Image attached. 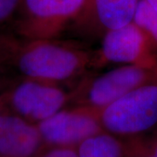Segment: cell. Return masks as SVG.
Masks as SVG:
<instances>
[{"label": "cell", "mask_w": 157, "mask_h": 157, "mask_svg": "<svg viewBox=\"0 0 157 157\" xmlns=\"http://www.w3.org/2000/svg\"><path fill=\"white\" fill-rule=\"evenodd\" d=\"M93 58L94 50L74 41L6 37L1 59L10 62L23 78L64 84L92 69Z\"/></svg>", "instance_id": "obj_1"}, {"label": "cell", "mask_w": 157, "mask_h": 157, "mask_svg": "<svg viewBox=\"0 0 157 157\" xmlns=\"http://www.w3.org/2000/svg\"><path fill=\"white\" fill-rule=\"evenodd\" d=\"M102 128L121 139L142 136L157 126V73L101 112Z\"/></svg>", "instance_id": "obj_2"}, {"label": "cell", "mask_w": 157, "mask_h": 157, "mask_svg": "<svg viewBox=\"0 0 157 157\" xmlns=\"http://www.w3.org/2000/svg\"><path fill=\"white\" fill-rule=\"evenodd\" d=\"M87 0H23L15 28L23 39H59L84 10Z\"/></svg>", "instance_id": "obj_3"}, {"label": "cell", "mask_w": 157, "mask_h": 157, "mask_svg": "<svg viewBox=\"0 0 157 157\" xmlns=\"http://www.w3.org/2000/svg\"><path fill=\"white\" fill-rule=\"evenodd\" d=\"M0 99L7 112L38 125L70 103L72 90L63 84L23 78Z\"/></svg>", "instance_id": "obj_4"}, {"label": "cell", "mask_w": 157, "mask_h": 157, "mask_svg": "<svg viewBox=\"0 0 157 157\" xmlns=\"http://www.w3.org/2000/svg\"><path fill=\"white\" fill-rule=\"evenodd\" d=\"M157 73V65H123L99 75L84 78L72 89L70 103L103 109Z\"/></svg>", "instance_id": "obj_5"}, {"label": "cell", "mask_w": 157, "mask_h": 157, "mask_svg": "<svg viewBox=\"0 0 157 157\" xmlns=\"http://www.w3.org/2000/svg\"><path fill=\"white\" fill-rule=\"evenodd\" d=\"M101 109L88 106L63 108L37 125L45 147H73L104 133Z\"/></svg>", "instance_id": "obj_6"}, {"label": "cell", "mask_w": 157, "mask_h": 157, "mask_svg": "<svg viewBox=\"0 0 157 157\" xmlns=\"http://www.w3.org/2000/svg\"><path fill=\"white\" fill-rule=\"evenodd\" d=\"M110 64L144 67L157 65V59L152 54L144 34L134 22L107 32L101 37L99 49L94 50L92 69Z\"/></svg>", "instance_id": "obj_7"}, {"label": "cell", "mask_w": 157, "mask_h": 157, "mask_svg": "<svg viewBox=\"0 0 157 157\" xmlns=\"http://www.w3.org/2000/svg\"><path fill=\"white\" fill-rule=\"evenodd\" d=\"M140 0H87L84 10L71 25L79 35L101 38L107 32L133 22Z\"/></svg>", "instance_id": "obj_8"}, {"label": "cell", "mask_w": 157, "mask_h": 157, "mask_svg": "<svg viewBox=\"0 0 157 157\" xmlns=\"http://www.w3.org/2000/svg\"><path fill=\"white\" fill-rule=\"evenodd\" d=\"M45 147L37 125L9 112L0 115V157H36Z\"/></svg>", "instance_id": "obj_9"}, {"label": "cell", "mask_w": 157, "mask_h": 157, "mask_svg": "<svg viewBox=\"0 0 157 157\" xmlns=\"http://www.w3.org/2000/svg\"><path fill=\"white\" fill-rule=\"evenodd\" d=\"M124 140L107 132L94 135L77 147L78 157H124Z\"/></svg>", "instance_id": "obj_10"}, {"label": "cell", "mask_w": 157, "mask_h": 157, "mask_svg": "<svg viewBox=\"0 0 157 157\" xmlns=\"http://www.w3.org/2000/svg\"><path fill=\"white\" fill-rule=\"evenodd\" d=\"M133 22L144 34L152 54L157 59V11L145 0H140Z\"/></svg>", "instance_id": "obj_11"}, {"label": "cell", "mask_w": 157, "mask_h": 157, "mask_svg": "<svg viewBox=\"0 0 157 157\" xmlns=\"http://www.w3.org/2000/svg\"><path fill=\"white\" fill-rule=\"evenodd\" d=\"M124 140V157H154L149 140L143 136H136Z\"/></svg>", "instance_id": "obj_12"}, {"label": "cell", "mask_w": 157, "mask_h": 157, "mask_svg": "<svg viewBox=\"0 0 157 157\" xmlns=\"http://www.w3.org/2000/svg\"><path fill=\"white\" fill-rule=\"evenodd\" d=\"M23 0H0V25L15 19Z\"/></svg>", "instance_id": "obj_13"}, {"label": "cell", "mask_w": 157, "mask_h": 157, "mask_svg": "<svg viewBox=\"0 0 157 157\" xmlns=\"http://www.w3.org/2000/svg\"><path fill=\"white\" fill-rule=\"evenodd\" d=\"M36 157H78L77 147H45Z\"/></svg>", "instance_id": "obj_14"}, {"label": "cell", "mask_w": 157, "mask_h": 157, "mask_svg": "<svg viewBox=\"0 0 157 157\" xmlns=\"http://www.w3.org/2000/svg\"><path fill=\"white\" fill-rule=\"evenodd\" d=\"M148 140H149V145H150L153 156L157 157V134H155Z\"/></svg>", "instance_id": "obj_15"}, {"label": "cell", "mask_w": 157, "mask_h": 157, "mask_svg": "<svg viewBox=\"0 0 157 157\" xmlns=\"http://www.w3.org/2000/svg\"><path fill=\"white\" fill-rule=\"evenodd\" d=\"M154 10L157 11V0H145Z\"/></svg>", "instance_id": "obj_16"}, {"label": "cell", "mask_w": 157, "mask_h": 157, "mask_svg": "<svg viewBox=\"0 0 157 157\" xmlns=\"http://www.w3.org/2000/svg\"><path fill=\"white\" fill-rule=\"evenodd\" d=\"M5 39H6L5 36L0 35V57H1V52H2V49H3V45H4V42H5Z\"/></svg>", "instance_id": "obj_17"}, {"label": "cell", "mask_w": 157, "mask_h": 157, "mask_svg": "<svg viewBox=\"0 0 157 157\" xmlns=\"http://www.w3.org/2000/svg\"><path fill=\"white\" fill-rule=\"evenodd\" d=\"M7 112L6 109V107H5V106H4V104H3V102H2V101H1V99H0V115L1 114H3L4 113Z\"/></svg>", "instance_id": "obj_18"}]
</instances>
